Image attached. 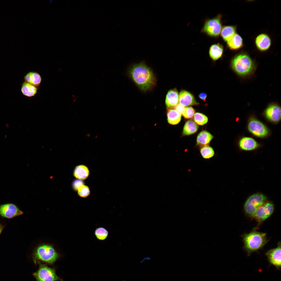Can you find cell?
Instances as JSON below:
<instances>
[{
    "label": "cell",
    "mask_w": 281,
    "mask_h": 281,
    "mask_svg": "<svg viewBox=\"0 0 281 281\" xmlns=\"http://www.w3.org/2000/svg\"><path fill=\"white\" fill-rule=\"evenodd\" d=\"M179 101L180 104L184 107L199 104L194 96L185 90H182L180 93Z\"/></svg>",
    "instance_id": "cell-13"
},
{
    "label": "cell",
    "mask_w": 281,
    "mask_h": 281,
    "mask_svg": "<svg viewBox=\"0 0 281 281\" xmlns=\"http://www.w3.org/2000/svg\"><path fill=\"white\" fill-rule=\"evenodd\" d=\"M179 101V95L176 88L171 89L167 92L165 100V103L169 108L175 107Z\"/></svg>",
    "instance_id": "cell-16"
},
{
    "label": "cell",
    "mask_w": 281,
    "mask_h": 281,
    "mask_svg": "<svg viewBox=\"0 0 281 281\" xmlns=\"http://www.w3.org/2000/svg\"><path fill=\"white\" fill-rule=\"evenodd\" d=\"M38 88L24 81L22 85L21 91L24 95L28 97H31L34 96L36 94Z\"/></svg>",
    "instance_id": "cell-22"
},
{
    "label": "cell",
    "mask_w": 281,
    "mask_h": 281,
    "mask_svg": "<svg viewBox=\"0 0 281 281\" xmlns=\"http://www.w3.org/2000/svg\"><path fill=\"white\" fill-rule=\"evenodd\" d=\"M230 66L235 74L242 78L252 75L256 68L254 61L248 54L243 53L236 55L232 58Z\"/></svg>",
    "instance_id": "cell-2"
},
{
    "label": "cell",
    "mask_w": 281,
    "mask_h": 281,
    "mask_svg": "<svg viewBox=\"0 0 281 281\" xmlns=\"http://www.w3.org/2000/svg\"><path fill=\"white\" fill-rule=\"evenodd\" d=\"M242 238L244 248L249 253L261 249L268 241L265 233L257 231L244 234Z\"/></svg>",
    "instance_id": "cell-4"
},
{
    "label": "cell",
    "mask_w": 281,
    "mask_h": 281,
    "mask_svg": "<svg viewBox=\"0 0 281 281\" xmlns=\"http://www.w3.org/2000/svg\"><path fill=\"white\" fill-rule=\"evenodd\" d=\"M89 174L88 168L84 165H80L76 167L74 172V176L78 179L81 180L86 178Z\"/></svg>",
    "instance_id": "cell-24"
},
{
    "label": "cell",
    "mask_w": 281,
    "mask_h": 281,
    "mask_svg": "<svg viewBox=\"0 0 281 281\" xmlns=\"http://www.w3.org/2000/svg\"><path fill=\"white\" fill-rule=\"evenodd\" d=\"M223 51V47L221 44L219 43L215 44L210 46L209 50V54L213 60L216 61L222 57Z\"/></svg>",
    "instance_id": "cell-19"
},
{
    "label": "cell",
    "mask_w": 281,
    "mask_h": 281,
    "mask_svg": "<svg viewBox=\"0 0 281 281\" xmlns=\"http://www.w3.org/2000/svg\"><path fill=\"white\" fill-rule=\"evenodd\" d=\"M207 95V94L204 92H201L199 94L198 97L199 98L205 101L206 99Z\"/></svg>",
    "instance_id": "cell-33"
},
{
    "label": "cell",
    "mask_w": 281,
    "mask_h": 281,
    "mask_svg": "<svg viewBox=\"0 0 281 281\" xmlns=\"http://www.w3.org/2000/svg\"><path fill=\"white\" fill-rule=\"evenodd\" d=\"M200 151L201 156L205 159H210L215 155L214 149L208 145L202 147L200 149Z\"/></svg>",
    "instance_id": "cell-26"
},
{
    "label": "cell",
    "mask_w": 281,
    "mask_h": 281,
    "mask_svg": "<svg viewBox=\"0 0 281 281\" xmlns=\"http://www.w3.org/2000/svg\"><path fill=\"white\" fill-rule=\"evenodd\" d=\"M195 113V110L191 107H188L185 108L182 113L183 117L186 119L192 118Z\"/></svg>",
    "instance_id": "cell-30"
},
{
    "label": "cell",
    "mask_w": 281,
    "mask_h": 281,
    "mask_svg": "<svg viewBox=\"0 0 281 281\" xmlns=\"http://www.w3.org/2000/svg\"><path fill=\"white\" fill-rule=\"evenodd\" d=\"M25 81L39 88L41 82L42 78L40 74L37 72L31 71L28 73L24 76Z\"/></svg>",
    "instance_id": "cell-17"
},
{
    "label": "cell",
    "mask_w": 281,
    "mask_h": 281,
    "mask_svg": "<svg viewBox=\"0 0 281 281\" xmlns=\"http://www.w3.org/2000/svg\"><path fill=\"white\" fill-rule=\"evenodd\" d=\"M83 184V182L81 180L79 179L76 180L74 182L73 184V187L75 190H77L78 188Z\"/></svg>",
    "instance_id": "cell-31"
},
{
    "label": "cell",
    "mask_w": 281,
    "mask_h": 281,
    "mask_svg": "<svg viewBox=\"0 0 281 281\" xmlns=\"http://www.w3.org/2000/svg\"><path fill=\"white\" fill-rule=\"evenodd\" d=\"M270 263L277 267L281 266V245L277 247L268 250L266 253Z\"/></svg>",
    "instance_id": "cell-12"
},
{
    "label": "cell",
    "mask_w": 281,
    "mask_h": 281,
    "mask_svg": "<svg viewBox=\"0 0 281 281\" xmlns=\"http://www.w3.org/2000/svg\"><path fill=\"white\" fill-rule=\"evenodd\" d=\"M214 137L210 133L206 130L201 131L198 134L196 138V144L202 147L208 145Z\"/></svg>",
    "instance_id": "cell-18"
},
{
    "label": "cell",
    "mask_w": 281,
    "mask_h": 281,
    "mask_svg": "<svg viewBox=\"0 0 281 281\" xmlns=\"http://www.w3.org/2000/svg\"><path fill=\"white\" fill-rule=\"evenodd\" d=\"M199 126L193 121L189 120L185 123L183 126L182 135L188 136L193 134L197 132Z\"/></svg>",
    "instance_id": "cell-23"
},
{
    "label": "cell",
    "mask_w": 281,
    "mask_h": 281,
    "mask_svg": "<svg viewBox=\"0 0 281 281\" xmlns=\"http://www.w3.org/2000/svg\"><path fill=\"white\" fill-rule=\"evenodd\" d=\"M23 213L14 204L8 203L0 205V215L3 217L11 219Z\"/></svg>",
    "instance_id": "cell-11"
},
{
    "label": "cell",
    "mask_w": 281,
    "mask_h": 281,
    "mask_svg": "<svg viewBox=\"0 0 281 281\" xmlns=\"http://www.w3.org/2000/svg\"><path fill=\"white\" fill-rule=\"evenodd\" d=\"M255 43L258 49L262 51H266L270 48L271 44V39L265 34H261L256 38Z\"/></svg>",
    "instance_id": "cell-15"
},
{
    "label": "cell",
    "mask_w": 281,
    "mask_h": 281,
    "mask_svg": "<svg viewBox=\"0 0 281 281\" xmlns=\"http://www.w3.org/2000/svg\"><path fill=\"white\" fill-rule=\"evenodd\" d=\"M194 119V122L197 125H200L205 124L208 121V118L206 116L202 113L198 112L195 113Z\"/></svg>",
    "instance_id": "cell-28"
},
{
    "label": "cell",
    "mask_w": 281,
    "mask_h": 281,
    "mask_svg": "<svg viewBox=\"0 0 281 281\" xmlns=\"http://www.w3.org/2000/svg\"><path fill=\"white\" fill-rule=\"evenodd\" d=\"M266 197L260 194H256L250 196L245 202L244 209L248 216L253 218L258 209L265 202Z\"/></svg>",
    "instance_id": "cell-5"
},
{
    "label": "cell",
    "mask_w": 281,
    "mask_h": 281,
    "mask_svg": "<svg viewBox=\"0 0 281 281\" xmlns=\"http://www.w3.org/2000/svg\"><path fill=\"white\" fill-rule=\"evenodd\" d=\"M227 45L232 50H238L243 46L242 39L239 35L236 33L232 39L227 42Z\"/></svg>",
    "instance_id": "cell-25"
},
{
    "label": "cell",
    "mask_w": 281,
    "mask_h": 281,
    "mask_svg": "<svg viewBox=\"0 0 281 281\" xmlns=\"http://www.w3.org/2000/svg\"><path fill=\"white\" fill-rule=\"evenodd\" d=\"M94 234L97 239L100 240H104L107 237L108 232V231L103 227H99L96 229Z\"/></svg>",
    "instance_id": "cell-27"
},
{
    "label": "cell",
    "mask_w": 281,
    "mask_h": 281,
    "mask_svg": "<svg viewBox=\"0 0 281 281\" xmlns=\"http://www.w3.org/2000/svg\"><path fill=\"white\" fill-rule=\"evenodd\" d=\"M221 15L219 14L213 18L206 20L202 29V32L214 37H218L222 29Z\"/></svg>",
    "instance_id": "cell-6"
},
{
    "label": "cell",
    "mask_w": 281,
    "mask_h": 281,
    "mask_svg": "<svg viewBox=\"0 0 281 281\" xmlns=\"http://www.w3.org/2000/svg\"><path fill=\"white\" fill-rule=\"evenodd\" d=\"M248 131L254 136L263 138L266 137L269 133V131L263 123L254 117L249 119L247 125Z\"/></svg>",
    "instance_id": "cell-8"
},
{
    "label": "cell",
    "mask_w": 281,
    "mask_h": 281,
    "mask_svg": "<svg viewBox=\"0 0 281 281\" xmlns=\"http://www.w3.org/2000/svg\"><path fill=\"white\" fill-rule=\"evenodd\" d=\"M4 227L2 225L0 224V234L1 233Z\"/></svg>",
    "instance_id": "cell-34"
},
{
    "label": "cell",
    "mask_w": 281,
    "mask_h": 281,
    "mask_svg": "<svg viewBox=\"0 0 281 281\" xmlns=\"http://www.w3.org/2000/svg\"><path fill=\"white\" fill-rule=\"evenodd\" d=\"M236 27L233 25L224 26L221 32V36L224 41L228 42L236 34Z\"/></svg>",
    "instance_id": "cell-20"
},
{
    "label": "cell",
    "mask_w": 281,
    "mask_h": 281,
    "mask_svg": "<svg viewBox=\"0 0 281 281\" xmlns=\"http://www.w3.org/2000/svg\"><path fill=\"white\" fill-rule=\"evenodd\" d=\"M77 191L79 195L81 197H86L90 194L89 188L87 186L84 184L78 188Z\"/></svg>",
    "instance_id": "cell-29"
},
{
    "label": "cell",
    "mask_w": 281,
    "mask_h": 281,
    "mask_svg": "<svg viewBox=\"0 0 281 281\" xmlns=\"http://www.w3.org/2000/svg\"><path fill=\"white\" fill-rule=\"evenodd\" d=\"M128 73L133 81L142 91L150 90L156 84V79L152 71L143 62L133 65Z\"/></svg>",
    "instance_id": "cell-1"
},
{
    "label": "cell",
    "mask_w": 281,
    "mask_h": 281,
    "mask_svg": "<svg viewBox=\"0 0 281 281\" xmlns=\"http://www.w3.org/2000/svg\"><path fill=\"white\" fill-rule=\"evenodd\" d=\"M274 210V206L272 202H265L258 209L253 218L260 223L269 218Z\"/></svg>",
    "instance_id": "cell-9"
},
{
    "label": "cell",
    "mask_w": 281,
    "mask_h": 281,
    "mask_svg": "<svg viewBox=\"0 0 281 281\" xmlns=\"http://www.w3.org/2000/svg\"><path fill=\"white\" fill-rule=\"evenodd\" d=\"M181 115L175 108H169L167 113L168 123L172 125L178 124L181 120Z\"/></svg>",
    "instance_id": "cell-21"
},
{
    "label": "cell",
    "mask_w": 281,
    "mask_h": 281,
    "mask_svg": "<svg viewBox=\"0 0 281 281\" xmlns=\"http://www.w3.org/2000/svg\"><path fill=\"white\" fill-rule=\"evenodd\" d=\"M238 144L240 149L245 151L253 150L259 146V144L255 140L248 137L242 138L240 139Z\"/></svg>",
    "instance_id": "cell-14"
},
{
    "label": "cell",
    "mask_w": 281,
    "mask_h": 281,
    "mask_svg": "<svg viewBox=\"0 0 281 281\" xmlns=\"http://www.w3.org/2000/svg\"><path fill=\"white\" fill-rule=\"evenodd\" d=\"M39 264L38 270L33 274L36 281H62L56 274L54 268L49 267L40 262H39Z\"/></svg>",
    "instance_id": "cell-7"
},
{
    "label": "cell",
    "mask_w": 281,
    "mask_h": 281,
    "mask_svg": "<svg viewBox=\"0 0 281 281\" xmlns=\"http://www.w3.org/2000/svg\"><path fill=\"white\" fill-rule=\"evenodd\" d=\"M33 260L36 264L40 261L52 264L58 259L60 255L52 245L46 244H41L34 250L32 254Z\"/></svg>",
    "instance_id": "cell-3"
},
{
    "label": "cell",
    "mask_w": 281,
    "mask_h": 281,
    "mask_svg": "<svg viewBox=\"0 0 281 281\" xmlns=\"http://www.w3.org/2000/svg\"><path fill=\"white\" fill-rule=\"evenodd\" d=\"M175 109L182 114L185 108V107L178 104L175 107Z\"/></svg>",
    "instance_id": "cell-32"
},
{
    "label": "cell",
    "mask_w": 281,
    "mask_h": 281,
    "mask_svg": "<svg viewBox=\"0 0 281 281\" xmlns=\"http://www.w3.org/2000/svg\"><path fill=\"white\" fill-rule=\"evenodd\" d=\"M264 114L269 121L274 123H278L281 119V108L276 103L269 104L265 109Z\"/></svg>",
    "instance_id": "cell-10"
}]
</instances>
